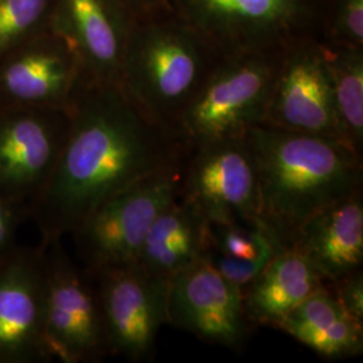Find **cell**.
I'll return each mask as SVG.
<instances>
[{
  "label": "cell",
  "instance_id": "cell-10",
  "mask_svg": "<svg viewBox=\"0 0 363 363\" xmlns=\"http://www.w3.org/2000/svg\"><path fill=\"white\" fill-rule=\"evenodd\" d=\"M69 108L0 109V195L28 208L37 201L62 151Z\"/></svg>",
  "mask_w": 363,
  "mask_h": 363
},
{
  "label": "cell",
  "instance_id": "cell-17",
  "mask_svg": "<svg viewBox=\"0 0 363 363\" xmlns=\"http://www.w3.org/2000/svg\"><path fill=\"white\" fill-rule=\"evenodd\" d=\"M210 249V222L179 194L156 217L136 262L145 272L169 280Z\"/></svg>",
  "mask_w": 363,
  "mask_h": 363
},
{
  "label": "cell",
  "instance_id": "cell-7",
  "mask_svg": "<svg viewBox=\"0 0 363 363\" xmlns=\"http://www.w3.org/2000/svg\"><path fill=\"white\" fill-rule=\"evenodd\" d=\"M45 247L43 337L50 361L101 362L111 357L101 304L91 273L55 240Z\"/></svg>",
  "mask_w": 363,
  "mask_h": 363
},
{
  "label": "cell",
  "instance_id": "cell-21",
  "mask_svg": "<svg viewBox=\"0 0 363 363\" xmlns=\"http://www.w3.org/2000/svg\"><path fill=\"white\" fill-rule=\"evenodd\" d=\"M55 0H0V58L49 30Z\"/></svg>",
  "mask_w": 363,
  "mask_h": 363
},
{
  "label": "cell",
  "instance_id": "cell-23",
  "mask_svg": "<svg viewBox=\"0 0 363 363\" xmlns=\"http://www.w3.org/2000/svg\"><path fill=\"white\" fill-rule=\"evenodd\" d=\"M26 218H30L26 205L0 195V259L18 247L16 233Z\"/></svg>",
  "mask_w": 363,
  "mask_h": 363
},
{
  "label": "cell",
  "instance_id": "cell-8",
  "mask_svg": "<svg viewBox=\"0 0 363 363\" xmlns=\"http://www.w3.org/2000/svg\"><path fill=\"white\" fill-rule=\"evenodd\" d=\"M100 298L111 357L150 361L156 337L169 325V280L156 277L138 262L91 273Z\"/></svg>",
  "mask_w": 363,
  "mask_h": 363
},
{
  "label": "cell",
  "instance_id": "cell-14",
  "mask_svg": "<svg viewBox=\"0 0 363 363\" xmlns=\"http://www.w3.org/2000/svg\"><path fill=\"white\" fill-rule=\"evenodd\" d=\"M82 79L76 52L49 28L0 58V109L69 108Z\"/></svg>",
  "mask_w": 363,
  "mask_h": 363
},
{
  "label": "cell",
  "instance_id": "cell-25",
  "mask_svg": "<svg viewBox=\"0 0 363 363\" xmlns=\"http://www.w3.org/2000/svg\"><path fill=\"white\" fill-rule=\"evenodd\" d=\"M133 15V18H145L156 13L169 11V0H120Z\"/></svg>",
  "mask_w": 363,
  "mask_h": 363
},
{
  "label": "cell",
  "instance_id": "cell-4",
  "mask_svg": "<svg viewBox=\"0 0 363 363\" xmlns=\"http://www.w3.org/2000/svg\"><path fill=\"white\" fill-rule=\"evenodd\" d=\"M283 49L220 57L183 111L175 133L187 150L264 124Z\"/></svg>",
  "mask_w": 363,
  "mask_h": 363
},
{
  "label": "cell",
  "instance_id": "cell-1",
  "mask_svg": "<svg viewBox=\"0 0 363 363\" xmlns=\"http://www.w3.org/2000/svg\"><path fill=\"white\" fill-rule=\"evenodd\" d=\"M52 177L30 206L40 244L72 234L108 198L181 162L187 147L130 101L120 86L82 79Z\"/></svg>",
  "mask_w": 363,
  "mask_h": 363
},
{
  "label": "cell",
  "instance_id": "cell-22",
  "mask_svg": "<svg viewBox=\"0 0 363 363\" xmlns=\"http://www.w3.org/2000/svg\"><path fill=\"white\" fill-rule=\"evenodd\" d=\"M327 42L363 48V0H335Z\"/></svg>",
  "mask_w": 363,
  "mask_h": 363
},
{
  "label": "cell",
  "instance_id": "cell-12",
  "mask_svg": "<svg viewBox=\"0 0 363 363\" xmlns=\"http://www.w3.org/2000/svg\"><path fill=\"white\" fill-rule=\"evenodd\" d=\"M264 125L343 143L320 46L310 35L284 48Z\"/></svg>",
  "mask_w": 363,
  "mask_h": 363
},
{
  "label": "cell",
  "instance_id": "cell-5",
  "mask_svg": "<svg viewBox=\"0 0 363 363\" xmlns=\"http://www.w3.org/2000/svg\"><path fill=\"white\" fill-rule=\"evenodd\" d=\"M169 9L191 27L214 54L283 49L308 37L315 0H169Z\"/></svg>",
  "mask_w": 363,
  "mask_h": 363
},
{
  "label": "cell",
  "instance_id": "cell-18",
  "mask_svg": "<svg viewBox=\"0 0 363 363\" xmlns=\"http://www.w3.org/2000/svg\"><path fill=\"white\" fill-rule=\"evenodd\" d=\"M325 279L294 249L277 253L244 289V310L253 328H276Z\"/></svg>",
  "mask_w": 363,
  "mask_h": 363
},
{
  "label": "cell",
  "instance_id": "cell-6",
  "mask_svg": "<svg viewBox=\"0 0 363 363\" xmlns=\"http://www.w3.org/2000/svg\"><path fill=\"white\" fill-rule=\"evenodd\" d=\"M183 163L184 159L108 198L78 225L70 235L88 272L136 262L156 217L181 193Z\"/></svg>",
  "mask_w": 363,
  "mask_h": 363
},
{
  "label": "cell",
  "instance_id": "cell-3",
  "mask_svg": "<svg viewBox=\"0 0 363 363\" xmlns=\"http://www.w3.org/2000/svg\"><path fill=\"white\" fill-rule=\"evenodd\" d=\"M218 57L175 13L135 18L118 86L145 116L175 132Z\"/></svg>",
  "mask_w": 363,
  "mask_h": 363
},
{
  "label": "cell",
  "instance_id": "cell-9",
  "mask_svg": "<svg viewBox=\"0 0 363 363\" xmlns=\"http://www.w3.org/2000/svg\"><path fill=\"white\" fill-rule=\"evenodd\" d=\"M179 194L211 223L257 220L259 178L247 135L190 148L183 163Z\"/></svg>",
  "mask_w": 363,
  "mask_h": 363
},
{
  "label": "cell",
  "instance_id": "cell-19",
  "mask_svg": "<svg viewBox=\"0 0 363 363\" xmlns=\"http://www.w3.org/2000/svg\"><path fill=\"white\" fill-rule=\"evenodd\" d=\"M276 328L325 359L362 355L363 325L342 307L328 283L300 303Z\"/></svg>",
  "mask_w": 363,
  "mask_h": 363
},
{
  "label": "cell",
  "instance_id": "cell-24",
  "mask_svg": "<svg viewBox=\"0 0 363 363\" xmlns=\"http://www.w3.org/2000/svg\"><path fill=\"white\" fill-rule=\"evenodd\" d=\"M342 307L363 325V271H355L330 283Z\"/></svg>",
  "mask_w": 363,
  "mask_h": 363
},
{
  "label": "cell",
  "instance_id": "cell-15",
  "mask_svg": "<svg viewBox=\"0 0 363 363\" xmlns=\"http://www.w3.org/2000/svg\"><path fill=\"white\" fill-rule=\"evenodd\" d=\"M133 19L120 0H55L49 28L76 52L84 79L118 86Z\"/></svg>",
  "mask_w": 363,
  "mask_h": 363
},
{
  "label": "cell",
  "instance_id": "cell-2",
  "mask_svg": "<svg viewBox=\"0 0 363 363\" xmlns=\"http://www.w3.org/2000/svg\"><path fill=\"white\" fill-rule=\"evenodd\" d=\"M259 178V220L289 247L319 210L363 189V156L334 139L257 125L247 132Z\"/></svg>",
  "mask_w": 363,
  "mask_h": 363
},
{
  "label": "cell",
  "instance_id": "cell-16",
  "mask_svg": "<svg viewBox=\"0 0 363 363\" xmlns=\"http://www.w3.org/2000/svg\"><path fill=\"white\" fill-rule=\"evenodd\" d=\"M289 247L307 259L328 284L362 269L363 189L303 222Z\"/></svg>",
  "mask_w": 363,
  "mask_h": 363
},
{
  "label": "cell",
  "instance_id": "cell-13",
  "mask_svg": "<svg viewBox=\"0 0 363 363\" xmlns=\"http://www.w3.org/2000/svg\"><path fill=\"white\" fill-rule=\"evenodd\" d=\"M45 247H16L0 259V363L50 362L45 346Z\"/></svg>",
  "mask_w": 363,
  "mask_h": 363
},
{
  "label": "cell",
  "instance_id": "cell-11",
  "mask_svg": "<svg viewBox=\"0 0 363 363\" xmlns=\"http://www.w3.org/2000/svg\"><path fill=\"white\" fill-rule=\"evenodd\" d=\"M169 325L234 350L247 343L253 330L244 291L226 280L208 256L169 279Z\"/></svg>",
  "mask_w": 363,
  "mask_h": 363
},
{
  "label": "cell",
  "instance_id": "cell-20",
  "mask_svg": "<svg viewBox=\"0 0 363 363\" xmlns=\"http://www.w3.org/2000/svg\"><path fill=\"white\" fill-rule=\"evenodd\" d=\"M343 143L363 156V48L319 42Z\"/></svg>",
  "mask_w": 363,
  "mask_h": 363
}]
</instances>
